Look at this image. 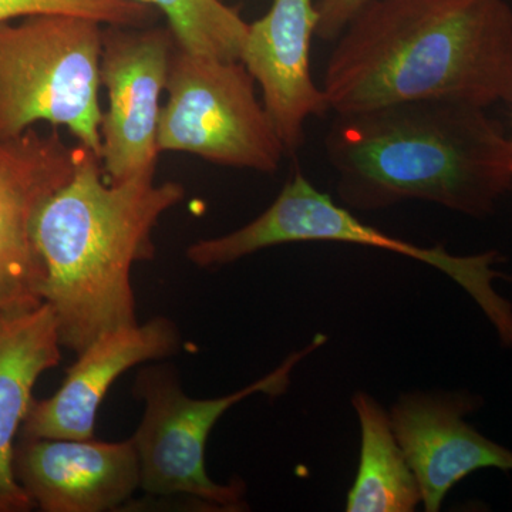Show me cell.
<instances>
[{
	"label": "cell",
	"instance_id": "cell-13",
	"mask_svg": "<svg viewBox=\"0 0 512 512\" xmlns=\"http://www.w3.org/2000/svg\"><path fill=\"white\" fill-rule=\"evenodd\" d=\"M316 28L318 8L313 0H274L264 18L249 25L242 52L241 60L261 87L286 154L301 147L306 121L329 113L312 77Z\"/></svg>",
	"mask_w": 512,
	"mask_h": 512
},
{
	"label": "cell",
	"instance_id": "cell-7",
	"mask_svg": "<svg viewBox=\"0 0 512 512\" xmlns=\"http://www.w3.org/2000/svg\"><path fill=\"white\" fill-rule=\"evenodd\" d=\"M241 60L195 55L175 43L157 146L212 164L275 173L286 150Z\"/></svg>",
	"mask_w": 512,
	"mask_h": 512
},
{
	"label": "cell",
	"instance_id": "cell-4",
	"mask_svg": "<svg viewBox=\"0 0 512 512\" xmlns=\"http://www.w3.org/2000/svg\"><path fill=\"white\" fill-rule=\"evenodd\" d=\"M101 43L103 25L80 16L0 23V140L46 121L100 157Z\"/></svg>",
	"mask_w": 512,
	"mask_h": 512
},
{
	"label": "cell",
	"instance_id": "cell-6",
	"mask_svg": "<svg viewBox=\"0 0 512 512\" xmlns=\"http://www.w3.org/2000/svg\"><path fill=\"white\" fill-rule=\"evenodd\" d=\"M326 342V335H316L308 346L286 357L262 379L217 399L188 397L173 366L141 369L134 383V396L144 402V416L131 437L140 460V487L151 495H188L225 511L247 507L245 484L241 480L218 484L208 477V436L222 414L247 397L258 393L269 397L284 394L296 365Z\"/></svg>",
	"mask_w": 512,
	"mask_h": 512
},
{
	"label": "cell",
	"instance_id": "cell-16",
	"mask_svg": "<svg viewBox=\"0 0 512 512\" xmlns=\"http://www.w3.org/2000/svg\"><path fill=\"white\" fill-rule=\"evenodd\" d=\"M167 18L178 46L195 55L241 60L249 23L222 0H140ZM242 62V60H241Z\"/></svg>",
	"mask_w": 512,
	"mask_h": 512
},
{
	"label": "cell",
	"instance_id": "cell-17",
	"mask_svg": "<svg viewBox=\"0 0 512 512\" xmlns=\"http://www.w3.org/2000/svg\"><path fill=\"white\" fill-rule=\"evenodd\" d=\"M53 13L119 28H144L157 18V9L140 0H0V23Z\"/></svg>",
	"mask_w": 512,
	"mask_h": 512
},
{
	"label": "cell",
	"instance_id": "cell-19",
	"mask_svg": "<svg viewBox=\"0 0 512 512\" xmlns=\"http://www.w3.org/2000/svg\"><path fill=\"white\" fill-rule=\"evenodd\" d=\"M510 143H511V153H512V137L510 138Z\"/></svg>",
	"mask_w": 512,
	"mask_h": 512
},
{
	"label": "cell",
	"instance_id": "cell-10",
	"mask_svg": "<svg viewBox=\"0 0 512 512\" xmlns=\"http://www.w3.org/2000/svg\"><path fill=\"white\" fill-rule=\"evenodd\" d=\"M478 406L480 400L470 393H409L390 412L427 512L439 511L448 491L474 471H512V451L467 423V414Z\"/></svg>",
	"mask_w": 512,
	"mask_h": 512
},
{
	"label": "cell",
	"instance_id": "cell-12",
	"mask_svg": "<svg viewBox=\"0 0 512 512\" xmlns=\"http://www.w3.org/2000/svg\"><path fill=\"white\" fill-rule=\"evenodd\" d=\"M180 348L177 326L163 316L101 336L77 355L53 396L33 399L20 437L93 439L97 412L114 380L131 367L167 359Z\"/></svg>",
	"mask_w": 512,
	"mask_h": 512
},
{
	"label": "cell",
	"instance_id": "cell-15",
	"mask_svg": "<svg viewBox=\"0 0 512 512\" xmlns=\"http://www.w3.org/2000/svg\"><path fill=\"white\" fill-rule=\"evenodd\" d=\"M352 403L360 423V458L346 511L416 510L419 483L394 436L390 414L367 393H356Z\"/></svg>",
	"mask_w": 512,
	"mask_h": 512
},
{
	"label": "cell",
	"instance_id": "cell-5",
	"mask_svg": "<svg viewBox=\"0 0 512 512\" xmlns=\"http://www.w3.org/2000/svg\"><path fill=\"white\" fill-rule=\"evenodd\" d=\"M293 242H342L383 249L439 269L457 282L483 309L501 343L512 349V303L498 295L494 282L503 274L494 268L503 261L497 252L458 256L441 245L419 247L365 224L319 191L301 173L279 192L274 204L245 227L202 239L187 249L188 261L202 269L221 268L261 249Z\"/></svg>",
	"mask_w": 512,
	"mask_h": 512
},
{
	"label": "cell",
	"instance_id": "cell-2",
	"mask_svg": "<svg viewBox=\"0 0 512 512\" xmlns=\"http://www.w3.org/2000/svg\"><path fill=\"white\" fill-rule=\"evenodd\" d=\"M325 151L340 200L375 211L427 201L485 217L512 188L510 138L485 107L426 99L333 114Z\"/></svg>",
	"mask_w": 512,
	"mask_h": 512
},
{
	"label": "cell",
	"instance_id": "cell-18",
	"mask_svg": "<svg viewBox=\"0 0 512 512\" xmlns=\"http://www.w3.org/2000/svg\"><path fill=\"white\" fill-rule=\"evenodd\" d=\"M370 0H320L316 36L325 42H335L346 25Z\"/></svg>",
	"mask_w": 512,
	"mask_h": 512
},
{
	"label": "cell",
	"instance_id": "cell-8",
	"mask_svg": "<svg viewBox=\"0 0 512 512\" xmlns=\"http://www.w3.org/2000/svg\"><path fill=\"white\" fill-rule=\"evenodd\" d=\"M175 43L168 26L103 28L100 84L109 107L100 124V160L107 183L156 173L160 99Z\"/></svg>",
	"mask_w": 512,
	"mask_h": 512
},
{
	"label": "cell",
	"instance_id": "cell-14",
	"mask_svg": "<svg viewBox=\"0 0 512 512\" xmlns=\"http://www.w3.org/2000/svg\"><path fill=\"white\" fill-rule=\"evenodd\" d=\"M52 306L0 313V512L35 508L15 476L13 458L37 379L62 359Z\"/></svg>",
	"mask_w": 512,
	"mask_h": 512
},
{
	"label": "cell",
	"instance_id": "cell-9",
	"mask_svg": "<svg viewBox=\"0 0 512 512\" xmlns=\"http://www.w3.org/2000/svg\"><path fill=\"white\" fill-rule=\"evenodd\" d=\"M82 153V144L70 147L57 127L0 140V313L43 303L45 271L33 224L42 205L72 180Z\"/></svg>",
	"mask_w": 512,
	"mask_h": 512
},
{
	"label": "cell",
	"instance_id": "cell-3",
	"mask_svg": "<svg viewBox=\"0 0 512 512\" xmlns=\"http://www.w3.org/2000/svg\"><path fill=\"white\" fill-rule=\"evenodd\" d=\"M184 197L183 185L154 184V173L107 183L100 157L83 146L72 180L33 224L42 299L55 312L63 348L79 355L101 336L136 325L131 268L154 258L153 229Z\"/></svg>",
	"mask_w": 512,
	"mask_h": 512
},
{
	"label": "cell",
	"instance_id": "cell-11",
	"mask_svg": "<svg viewBox=\"0 0 512 512\" xmlns=\"http://www.w3.org/2000/svg\"><path fill=\"white\" fill-rule=\"evenodd\" d=\"M15 476L35 507L45 512L116 510L140 487L133 439H32L20 437Z\"/></svg>",
	"mask_w": 512,
	"mask_h": 512
},
{
	"label": "cell",
	"instance_id": "cell-1",
	"mask_svg": "<svg viewBox=\"0 0 512 512\" xmlns=\"http://www.w3.org/2000/svg\"><path fill=\"white\" fill-rule=\"evenodd\" d=\"M329 111L399 101L512 104L507 0H370L336 37L323 73Z\"/></svg>",
	"mask_w": 512,
	"mask_h": 512
}]
</instances>
